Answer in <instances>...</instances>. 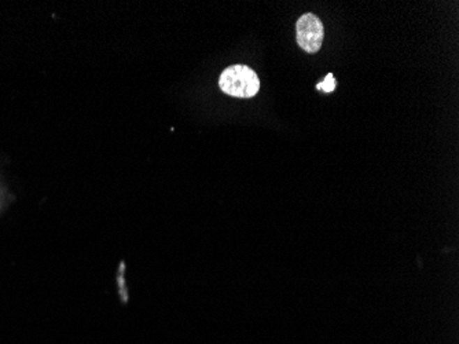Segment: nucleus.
<instances>
[{"label":"nucleus","instance_id":"nucleus-2","mask_svg":"<svg viewBox=\"0 0 459 344\" xmlns=\"http://www.w3.org/2000/svg\"><path fill=\"white\" fill-rule=\"evenodd\" d=\"M296 36L299 46L304 51L310 54L318 52L324 38V28L321 20L311 13L301 15L296 22Z\"/></svg>","mask_w":459,"mask_h":344},{"label":"nucleus","instance_id":"nucleus-3","mask_svg":"<svg viewBox=\"0 0 459 344\" xmlns=\"http://www.w3.org/2000/svg\"><path fill=\"white\" fill-rule=\"evenodd\" d=\"M317 89H318V90H323L324 93H331V91L336 89V80H334L333 75L329 73V75L326 76V79H324L323 83L317 84Z\"/></svg>","mask_w":459,"mask_h":344},{"label":"nucleus","instance_id":"nucleus-1","mask_svg":"<svg viewBox=\"0 0 459 344\" xmlns=\"http://www.w3.org/2000/svg\"><path fill=\"white\" fill-rule=\"evenodd\" d=\"M220 90L236 98H252L260 90V80L255 70L246 65H232L219 77Z\"/></svg>","mask_w":459,"mask_h":344}]
</instances>
